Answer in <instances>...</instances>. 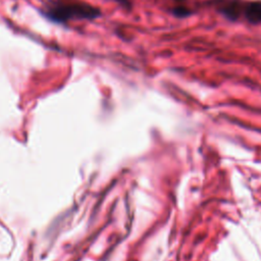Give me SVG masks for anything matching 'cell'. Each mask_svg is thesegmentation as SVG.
I'll use <instances>...</instances> for the list:
<instances>
[{"mask_svg": "<svg viewBox=\"0 0 261 261\" xmlns=\"http://www.w3.org/2000/svg\"><path fill=\"white\" fill-rule=\"evenodd\" d=\"M43 14L51 21L65 23L71 19H94L101 11L86 2L77 0H55L48 5Z\"/></svg>", "mask_w": 261, "mask_h": 261, "instance_id": "cell-1", "label": "cell"}, {"mask_svg": "<svg viewBox=\"0 0 261 261\" xmlns=\"http://www.w3.org/2000/svg\"><path fill=\"white\" fill-rule=\"evenodd\" d=\"M242 15L250 23H261V0L242 4Z\"/></svg>", "mask_w": 261, "mask_h": 261, "instance_id": "cell-2", "label": "cell"}, {"mask_svg": "<svg viewBox=\"0 0 261 261\" xmlns=\"http://www.w3.org/2000/svg\"><path fill=\"white\" fill-rule=\"evenodd\" d=\"M172 13L176 17H186L191 14V10L185 6H176L172 9Z\"/></svg>", "mask_w": 261, "mask_h": 261, "instance_id": "cell-3", "label": "cell"}, {"mask_svg": "<svg viewBox=\"0 0 261 261\" xmlns=\"http://www.w3.org/2000/svg\"><path fill=\"white\" fill-rule=\"evenodd\" d=\"M175 1H184V0H175Z\"/></svg>", "mask_w": 261, "mask_h": 261, "instance_id": "cell-4", "label": "cell"}]
</instances>
